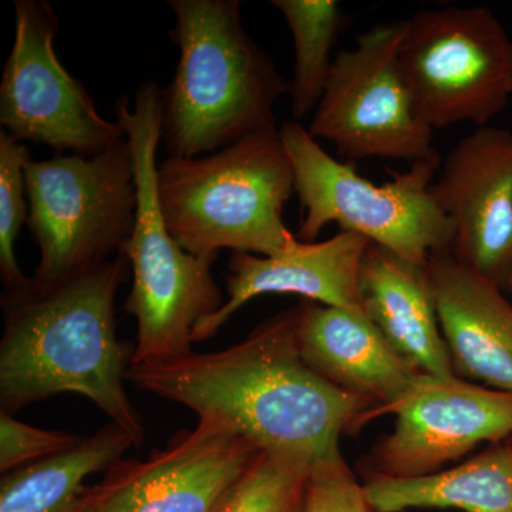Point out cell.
Here are the masks:
<instances>
[{"mask_svg": "<svg viewBox=\"0 0 512 512\" xmlns=\"http://www.w3.org/2000/svg\"><path fill=\"white\" fill-rule=\"evenodd\" d=\"M299 308L278 313L231 348L130 365L127 382L222 421L262 453L308 466L339 456V439L373 402L339 389L305 362Z\"/></svg>", "mask_w": 512, "mask_h": 512, "instance_id": "obj_1", "label": "cell"}, {"mask_svg": "<svg viewBox=\"0 0 512 512\" xmlns=\"http://www.w3.org/2000/svg\"><path fill=\"white\" fill-rule=\"evenodd\" d=\"M131 276L124 255L53 285L36 284L2 296L0 410L62 393L92 400L133 439L146 441V424L126 389L133 349L117 335L116 296Z\"/></svg>", "mask_w": 512, "mask_h": 512, "instance_id": "obj_2", "label": "cell"}, {"mask_svg": "<svg viewBox=\"0 0 512 512\" xmlns=\"http://www.w3.org/2000/svg\"><path fill=\"white\" fill-rule=\"evenodd\" d=\"M180 49L163 89L164 141L170 157L215 153L259 131L278 128L274 107L289 92L274 60L241 22L239 0H170Z\"/></svg>", "mask_w": 512, "mask_h": 512, "instance_id": "obj_3", "label": "cell"}, {"mask_svg": "<svg viewBox=\"0 0 512 512\" xmlns=\"http://www.w3.org/2000/svg\"><path fill=\"white\" fill-rule=\"evenodd\" d=\"M116 116L133 153L137 180L136 222L119 249L128 259L133 282L124 309L137 320L130 365L190 355L198 323L225 303L212 275L217 258L185 251L161 214L156 158L163 127V89L154 82L141 84L133 107L127 96L117 99Z\"/></svg>", "mask_w": 512, "mask_h": 512, "instance_id": "obj_4", "label": "cell"}, {"mask_svg": "<svg viewBox=\"0 0 512 512\" xmlns=\"http://www.w3.org/2000/svg\"><path fill=\"white\" fill-rule=\"evenodd\" d=\"M157 190L168 231L192 255L275 256L299 244L284 221L295 175L279 128L205 156L168 157L158 165Z\"/></svg>", "mask_w": 512, "mask_h": 512, "instance_id": "obj_5", "label": "cell"}, {"mask_svg": "<svg viewBox=\"0 0 512 512\" xmlns=\"http://www.w3.org/2000/svg\"><path fill=\"white\" fill-rule=\"evenodd\" d=\"M279 133L301 204V242H315L323 228L338 224L340 231L362 235L420 266L437 252H451L454 225L433 191L440 158L414 163L390 183L376 185L326 153L298 121H286Z\"/></svg>", "mask_w": 512, "mask_h": 512, "instance_id": "obj_6", "label": "cell"}, {"mask_svg": "<svg viewBox=\"0 0 512 512\" xmlns=\"http://www.w3.org/2000/svg\"><path fill=\"white\" fill-rule=\"evenodd\" d=\"M28 227L40 251L33 281L53 285L119 255L133 232L137 180L127 137L96 156L25 167Z\"/></svg>", "mask_w": 512, "mask_h": 512, "instance_id": "obj_7", "label": "cell"}, {"mask_svg": "<svg viewBox=\"0 0 512 512\" xmlns=\"http://www.w3.org/2000/svg\"><path fill=\"white\" fill-rule=\"evenodd\" d=\"M400 67L433 130L485 127L512 96V39L487 6L423 10L407 19Z\"/></svg>", "mask_w": 512, "mask_h": 512, "instance_id": "obj_8", "label": "cell"}, {"mask_svg": "<svg viewBox=\"0 0 512 512\" xmlns=\"http://www.w3.org/2000/svg\"><path fill=\"white\" fill-rule=\"evenodd\" d=\"M407 19L379 23L333 57L325 93L308 133L349 160H439L400 67Z\"/></svg>", "mask_w": 512, "mask_h": 512, "instance_id": "obj_9", "label": "cell"}, {"mask_svg": "<svg viewBox=\"0 0 512 512\" xmlns=\"http://www.w3.org/2000/svg\"><path fill=\"white\" fill-rule=\"evenodd\" d=\"M60 30L46 0H15V40L0 82V124L19 143L92 157L126 137L57 59Z\"/></svg>", "mask_w": 512, "mask_h": 512, "instance_id": "obj_10", "label": "cell"}, {"mask_svg": "<svg viewBox=\"0 0 512 512\" xmlns=\"http://www.w3.org/2000/svg\"><path fill=\"white\" fill-rule=\"evenodd\" d=\"M259 453L222 421L198 419L146 460L117 461L74 512H212Z\"/></svg>", "mask_w": 512, "mask_h": 512, "instance_id": "obj_11", "label": "cell"}, {"mask_svg": "<svg viewBox=\"0 0 512 512\" xmlns=\"http://www.w3.org/2000/svg\"><path fill=\"white\" fill-rule=\"evenodd\" d=\"M386 413L396 414V423L373 457L382 476H429L478 444L512 434V393L456 375L421 373Z\"/></svg>", "mask_w": 512, "mask_h": 512, "instance_id": "obj_12", "label": "cell"}, {"mask_svg": "<svg viewBox=\"0 0 512 512\" xmlns=\"http://www.w3.org/2000/svg\"><path fill=\"white\" fill-rule=\"evenodd\" d=\"M433 191L454 225L451 254L503 288L512 274V131L485 126L461 138Z\"/></svg>", "mask_w": 512, "mask_h": 512, "instance_id": "obj_13", "label": "cell"}, {"mask_svg": "<svg viewBox=\"0 0 512 512\" xmlns=\"http://www.w3.org/2000/svg\"><path fill=\"white\" fill-rule=\"evenodd\" d=\"M369 239L340 231L322 242L299 241L285 254L259 256L232 252L222 308L198 323L194 343L214 338L229 319L262 295H299L323 306L363 312L359 278Z\"/></svg>", "mask_w": 512, "mask_h": 512, "instance_id": "obj_14", "label": "cell"}, {"mask_svg": "<svg viewBox=\"0 0 512 512\" xmlns=\"http://www.w3.org/2000/svg\"><path fill=\"white\" fill-rule=\"evenodd\" d=\"M454 375L512 393V301L503 288L437 252L426 265Z\"/></svg>", "mask_w": 512, "mask_h": 512, "instance_id": "obj_15", "label": "cell"}, {"mask_svg": "<svg viewBox=\"0 0 512 512\" xmlns=\"http://www.w3.org/2000/svg\"><path fill=\"white\" fill-rule=\"evenodd\" d=\"M298 308V343L305 362L339 389L380 404V413L399 402L421 375L365 313L315 302Z\"/></svg>", "mask_w": 512, "mask_h": 512, "instance_id": "obj_16", "label": "cell"}, {"mask_svg": "<svg viewBox=\"0 0 512 512\" xmlns=\"http://www.w3.org/2000/svg\"><path fill=\"white\" fill-rule=\"evenodd\" d=\"M363 313L420 373L454 376L426 266L370 242L359 278Z\"/></svg>", "mask_w": 512, "mask_h": 512, "instance_id": "obj_17", "label": "cell"}, {"mask_svg": "<svg viewBox=\"0 0 512 512\" xmlns=\"http://www.w3.org/2000/svg\"><path fill=\"white\" fill-rule=\"evenodd\" d=\"M365 493L373 512L457 508L512 512V443H494L460 466L421 477L373 474Z\"/></svg>", "mask_w": 512, "mask_h": 512, "instance_id": "obj_18", "label": "cell"}, {"mask_svg": "<svg viewBox=\"0 0 512 512\" xmlns=\"http://www.w3.org/2000/svg\"><path fill=\"white\" fill-rule=\"evenodd\" d=\"M131 447L126 431L109 423L70 450L2 474L0 512H74L86 478L106 473Z\"/></svg>", "mask_w": 512, "mask_h": 512, "instance_id": "obj_19", "label": "cell"}, {"mask_svg": "<svg viewBox=\"0 0 512 512\" xmlns=\"http://www.w3.org/2000/svg\"><path fill=\"white\" fill-rule=\"evenodd\" d=\"M284 15L295 46V67L289 83L295 120L309 116L318 107L330 69L332 50L348 18L335 0H272Z\"/></svg>", "mask_w": 512, "mask_h": 512, "instance_id": "obj_20", "label": "cell"}, {"mask_svg": "<svg viewBox=\"0 0 512 512\" xmlns=\"http://www.w3.org/2000/svg\"><path fill=\"white\" fill-rule=\"evenodd\" d=\"M309 471L295 458L259 453L212 512H305Z\"/></svg>", "mask_w": 512, "mask_h": 512, "instance_id": "obj_21", "label": "cell"}, {"mask_svg": "<svg viewBox=\"0 0 512 512\" xmlns=\"http://www.w3.org/2000/svg\"><path fill=\"white\" fill-rule=\"evenodd\" d=\"M29 161V148L0 131V275L5 292L19 291L30 282L15 252L20 229L29 217L25 181Z\"/></svg>", "mask_w": 512, "mask_h": 512, "instance_id": "obj_22", "label": "cell"}, {"mask_svg": "<svg viewBox=\"0 0 512 512\" xmlns=\"http://www.w3.org/2000/svg\"><path fill=\"white\" fill-rule=\"evenodd\" d=\"M83 437L69 431L39 429L0 410V473L70 450Z\"/></svg>", "mask_w": 512, "mask_h": 512, "instance_id": "obj_23", "label": "cell"}, {"mask_svg": "<svg viewBox=\"0 0 512 512\" xmlns=\"http://www.w3.org/2000/svg\"><path fill=\"white\" fill-rule=\"evenodd\" d=\"M305 512H373L342 454L311 467Z\"/></svg>", "mask_w": 512, "mask_h": 512, "instance_id": "obj_24", "label": "cell"}, {"mask_svg": "<svg viewBox=\"0 0 512 512\" xmlns=\"http://www.w3.org/2000/svg\"><path fill=\"white\" fill-rule=\"evenodd\" d=\"M503 291L505 293H508L510 295V299L512 301V274L508 276L507 281H505V284L503 286Z\"/></svg>", "mask_w": 512, "mask_h": 512, "instance_id": "obj_25", "label": "cell"}]
</instances>
